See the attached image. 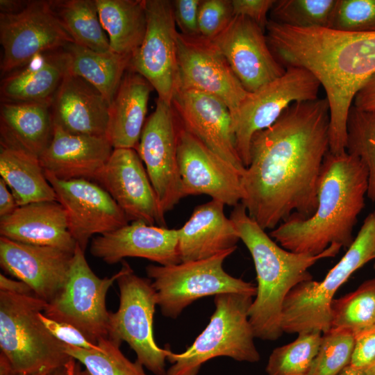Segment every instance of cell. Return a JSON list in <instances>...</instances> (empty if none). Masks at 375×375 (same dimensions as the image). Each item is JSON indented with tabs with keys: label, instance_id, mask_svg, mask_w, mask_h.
<instances>
[{
	"label": "cell",
	"instance_id": "obj_21",
	"mask_svg": "<svg viewBox=\"0 0 375 375\" xmlns=\"http://www.w3.org/2000/svg\"><path fill=\"white\" fill-rule=\"evenodd\" d=\"M90 252L112 265L128 257L142 258L160 265L180 263L178 231L133 221L92 239Z\"/></svg>",
	"mask_w": 375,
	"mask_h": 375
},
{
	"label": "cell",
	"instance_id": "obj_30",
	"mask_svg": "<svg viewBox=\"0 0 375 375\" xmlns=\"http://www.w3.org/2000/svg\"><path fill=\"white\" fill-rule=\"evenodd\" d=\"M0 175L18 206L57 201L40 158L24 151L1 146Z\"/></svg>",
	"mask_w": 375,
	"mask_h": 375
},
{
	"label": "cell",
	"instance_id": "obj_14",
	"mask_svg": "<svg viewBox=\"0 0 375 375\" xmlns=\"http://www.w3.org/2000/svg\"><path fill=\"white\" fill-rule=\"evenodd\" d=\"M177 61V90H193L215 96L226 104L231 117L235 115L248 92L212 40L178 31Z\"/></svg>",
	"mask_w": 375,
	"mask_h": 375
},
{
	"label": "cell",
	"instance_id": "obj_8",
	"mask_svg": "<svg viewBox=\"0 0 375 375\" xmlns=\"http://www.w3.org/2000/svg\"><path fill=\"white\" fill-rule=\"evenodd\" d=\"M121 269L116 281L119 303L116 312H110L108 338L120 345L126 342L144 367L155 375H165L169 349L160 348L153 336L157 302L151 280L134 274L124 260Z\"/></svg>",
	"mask_w": 375,
	"mask_h": 375
},
{
	"label": "cell",
	"instance_id": "obj_15",
	"mask_svg": "<svg viewBox=\"0 0 375 375\" xmlns=\"http://www.w3.org/2000/svg\"><path fill=\"white\" fill-rule=\"evenodd\" d=\"M57 201L66 210L69 231L85 251L89 240L128 224L124 212L108 192L88 179L60 180L46 173Z\"/></svg>",
	"mask_w": 375,
	"mask_h": 375
},
{
	"label": "cell",
	"instance_id": "obj_40",
	"mask_svg": "<svg viewBox=\"0 0 375 375\" xmlns=\"http://www.w3.org/2000/svg\"><path fill=\"white\" fill-rule=\"evenodd\" d=\"M233 17L231 0H201L198 11L199 35L213 40L226 28Z\"/></svg>",
	"mask_w": 375,
	"mask_h": 375
},
{
	"label": "cell",
	"instance_id": "obj_45",
	"mask_svg": "<svg viewBox=\"0 0 375 375\" xmlns=\"http://www.w3.org/2000/svg\"><path fill=\"white\" fill-rule=\"evenodd\" d=\"M353 106L363 110H375V73L359 89Z\"/></svg>",
	"mask_w": 375,
	"mask_h": 375
},
{
	"label": "cell",
	"instance_id": "obj_12",
	"mask_svg": "<svg viewBox=\"0 0 375 375\" xmlns=\"http://www.w3.org/2000/svg\"><path fill=\"white\" fill-rule=\"evenodd\" d=\"M180 128L181 122L172 104L158 98L135 149L165 213L183 198L178 162Z\"/></svg>",
	"mask_w": 375,
	"mask_h": 375
},
{
	"label": "cell",
	"instance_id": "obj_22",
	"mask_svg": "<svg viewBox=\"0 0 375 375\" xmlns=\"http://www.w3.org/2000/svg\"><path fill=\"white\" fill-rule=\"evenodd\" d=\"M53 125L51 141L40 157L45 172L60 180L94 181L114 149L107 136L73 134Z\"/></svg>",
	"mask_w": 375,
	"mask_h": 375
},
{
	"label": "cell",
	"instance_id": "obj_1",
	"mask_svg": "<svg viewBox=\"0 0 375 375\" xmlns=\"http://www.w3.org/2000/svg\"><path fill=\"white\" fill-rule=\"evenodd\" d=\"M329 126L328 101L318 98L292 103L253 135L241 203L264 230L274 229L292 215L306 219L315 213Z\"/></svg>",
	"mask_w": 375,
	"mask_h": 375
},
{
	"label": "cell",
	"instance_id": "obj_52",
	"mask_svg": "<svg viewBox=\"0 0 375 375\" xmlns=\"http://www.w3.org/2000/svg\"><path fill=\"white\" fill-rule=\"evenodd\" d=\"M0 375H22L10 372L6 367L0 365Z\"/></svg>",
	"mask_w": 375,
	"mask_h": 375
},
{
	"label": "cell",
	"instance_id": "obj_32",
	"mask_svg": "<svg viewBox=\"0 0 375 375\" xmlns=\"http://www.w3.org/2000/svg\"><path fill=\"white\" fill-rule=\"evenodd\" d=\"M51 8L74 42L98 52L110 51L96 0H51Z\"/></svg>",
	"mask_w": 375,
	"mask_h": 375
},
{
	"label": "cell",
	"instance_id": "obj_4",
	"mask_svg": "<svg viewBox=\"0 0 375 375\" xmlns=\"http://www.w3.org/2000/svg\"><path fill=\"white\" fill-rule=\"evenodd\" d=\"M47 303L0 291V365L22 375H47L72 357L39 317Z\"/></svg>",
	"mask_w": 375,
	"mask_h": 375
},
{
	"label": "cell",
	"instance_id": "obj_24",
	"mask_svg": "<svg viewBox=\"0 0 375 375\" xmlns=\"http://www.w3.org/2000/svg\"><path fill=\"white\" fill-rule=\"evenodd\" d=\"M0 235L22 243L51 247L74 253L76 242L69 229L66 210L58 201L18 206L0 218Z\"/></svg>",
	"mask_w": 375,
	"mask_h": 375
},
{
	"label": "cell",
	"instance_id": "obj_43",
	"mask_svg": "<svg viewBox=\"0 0 375 375\" xmlns=\"http://www.w3.org/2000/svg\"><path fill=\"white\" fill-rule=\"evenodd\" d=\"M275 0H231L233 15L244 16L256 24L265 32L269 22V13Z\"/></svg>",
	"mask_w": 375,
	"mask_h": 375
},
{
	"label": "cell",
	"instance_id": "obj_19",
	"mask_svg": "<svg viewBox=\"0 0 375 375\" xmlns=\"http://www.w3.org/2000/svg\"><path fill=\"white\" fill-rule=\"evenodd\" d=\"M172 106L186 131L243 174L246 167L237 151L231 114L223 101L193 90H177Z\"/></svg>",
	"mask_w": 375,
	"mask_h": 375
},
{
	"label": "cell",
	"instance_id": "obj_23",
	"mask_svg": "<svg viewBox=\"0 0 375 375\" xmlns=\"http://www.w3.org/2000/svg\"><path fill=\"white\" fill-rule=\"evenodd\" d=\"M110 103L83 78L69 72L51 104L53 124L73 134L106 136Z\"/></svg>",
	"mask_w": 375,
	"mask_h": 375
},
{
	"label": "cell",
	"instance_id": "obj_13",
	"mask_svg": "<svg viewBox=\"0 0 375 375\" xmlns=\"http://www.w3.org/2000/svg\"><path fill=\"white\" fill-rule=\"evenodd\" d=\"M147 31L128 69L151 85L158 98L172 104L177 90V36L172 1L145 0Z\"/></svg>",
	"mask_w": 375,
	"mask_h": 375
},
{
	"label": "cell",
	"instance_id": "obj_47",
	"mask_svg": "<svg viewBox=\"0 0 375 375\" xmlns=\"http://www.w3.org/2000/svg\"><path fill=\"white\" fill-rule=\"evenodd\" d=\"M0 291L19 294H35L31 287L26 283L11 279L2 274H0Z\"/></svg>",
	"mask_w": 375,
	"mask_h": 375
},
{
	"label": "cell",
	"instance_id": "obj_11",
	"mask_svg": "<svg viewBox=\"0 0 375 375\" xmlns=\"http://www.w3.org/2000/svg\"><path fill=\"white\" fill-rule=\"evenodd\" d=\"M74 42L50 1H29L21 10L0 13L1 74L26 66L34 58Z\"/></svg>",
	"mask_w": 375,
	"mask_h": 375
},
{
	"label": "cell",
	"instance_id": "obj_3",
	"mask_svg": "<svg viewBox=\"0 0 375 375\" xmlns=\"http://www.w3.org/2000/svg\"><path fill=\"white\" fill-rule=\"evenodd\" d=\"M229 218L249 250L256 272L257 292L249 310L254 335L276 340L283 333L281 314L288 293L299 283L312 280L308 269L319 260L335 256L342 247L332 244L315 256L285 249L249 216L242 203L234 206Z\"/></svg>",
	"mask_w": 375,
	"mask_h": 375
},
{
	"label": "cell",
	"instance_id": "obj_9",
	"mask_svg": "<svg viewBox=\"0 0 375 375\" xmlns=\"http://www.w3.org/2000/svg\"><path fill=\"white\" fill-rule=\"evenodd\" d=\"M283 75L248 92L232 117L238 153L245 167L251 161L253 135L268 128L292 103L318 99L319 81L307 69L287 67Z\"/></svg>",
	"mask_w": 375,
	"mask_h": 375
},
{
	"label": "cell",
	"instance_id": "obj_28",
	"mask_svg": "<svg viewBox=\"0 0 375 375\" xmlns=\"http://www.w3.org/2000/svg\"><path fill=\"white\" fill-rule=\"evenodd\" d=\"M152 89L140 74L128 69L124 74L109 108L106 136L114 149H136Z\"/></svg>",
	"mask_w": 375,
	"mask_h": 375
},
{
	"label": "cell",
	"instance_id": "obj_50",
	"mask_svg": "<svg viewBox=\"0 0 375 375\" xmlns=\"http://www.w3.org/2000/svg\"><path fill=\"white\" fill-rule=\"evenodd\" d=\"M338 375H367V374L364 368L357 367L351 365H349Z\"/></svg>",
	"mask_w": 375,
	"mask_h": 375
},
{
	"label": "cell",
	"instance_id": "obj_18",
	"mask_svg": "<svg viewBox=\"0 0 375 375\" xmlns=\"http://www.w3.org/2000/svg\"><path fill=\"white\" fill-rule=\"evenodd\" d=\"M212 41L248 92H255L286 71L272 53L265 31L246 17L234 16Z\"/></svg>",
	"mask_w": 375,
	"mask_h": 375
},
{
	"label": "cell",
	"instance_id": "obj_17",
	"mask_svg": "<svg viewBox=\"0 0 375 375\" xmlns=\"http://www.w3.org/2000/svg\"><path fill=\"white\" fill-rule=\"evenodd\" d=\"M178 162L183 198L206 194L230 206L241 203L244 197L242 174L209 149L181 124Z\"/></svg>",
	"mask_w": 375,
	"mask_h": 375
},
{
	"label": "cell",
	"instance_id": "obj_7",
	"mask_svg": "<svg viewBox=\"0 0 375 375\" xmlns=\"http://www.w3.org/2000/svg\"><path fill=\"white\" fill-rule=\"evenodd\" d=\"M236 249L199 260L147 266L146 273L151 280L162 315L176 319L185 308L204 297L222 293L255 297L256 285L235 278L224 269V260Z\"/></svg>",
	"mask_w": 375,
	"mask_h": 375
},
{
	"label": "cell",
	"instance_id": "obj_5",
	"mask_svg": "<svg viewBox=\"0 0 375 375\" xmlns=\"http://www.w3.org/2000/svg\"><path fill=\"white\" fill-rule=\"evenodd\" d=\"M253 297L238 293L215 296V311L210 322L183 352L168 350L172 363L165 375H197L206 362L217 357L257 362L260 359L256 338L249 320Z\"/></svg>",
	"mask_w": 375,
	"mask_h": 375
},
{
	"label": "cell",
	"instance_id": "obj_38",
	"mask_svg": "<svg viewBox=\"0 0 375 375\" xmlns=\"http://www.w3.org/2000/svg\"><path fill=\"white\" fill-rule=\"evenodd\" d=\"M355 335L344 330L330 329L322 334L320 347L307 375H338L350 365Z\"/></svg>",
	"mask_w": 375,
	"mask_h": 375
},
{
	"label": "cell",
	"instance_id": "obj_51",
	"mask_svg": "<svg viewBox=\"0 0 375 375\" xmlns=\"http://www.w3.org/2000/svg\"><path fill=\"white\" fill-rule=\"evenodd\" d=\"M364 369L367 375H375V360Z\"/></svg>",
	"mask_w": 375,
	"mask_h": 375
},
{
	"label": "cell",
	"instance_id": "obj_35",
	"mask_svg": "<svg viewBox=\"0 0 375 375\" xmlns=\"http://www.w3.org/2000/svg\"><path fill=\"white\" fill-rule=\"evenodd\" d=\"M368 172L367 197L375 201V110H360L351 106L347 119V147Z\"/></svg>",
	"mask_w": 375,
	"mask_h": 375
},
{
	"label": "cell",
	"instance_id": "obj_48",
	"mask_svg": "<svg viewBox=\"0 0 375 375\" xmlns=\"http://www.w3.org/2000/svg\"><path fill=\"white\" fill-rule=\"evenodd\" d=\"M81 363L72 358L62 366L53 370L47 375H81Z\"/></svg>",
	"mask_w": 375,
	"mask_h": 375
},
{
	"label": "cell",
	"instance_id": "obj_34",
	"mask_svg": "<svg viewBox=\"0 0 375 375\" xmlns=\"http://www.w3.org/2000/svg\"><path fill=\"white\" fill-rule=\"evenodd\" d=\"M99 350H88L65 344L66 353L85 366L91 375H147L144 366L132 362L120 349V344L108 338L99 340Z\"/></svg>",
	"mask_w": 375,
	"mask_h": 375
},
{
	"label": "cell",
	"instance_id": "obj_42",
	"mask_svg": "<svg viewBox=\"0 0 375 375\" xmlns=\"http://www.w3.org/2000/svg\"><path fill=\"white\" fill-rule=\"evenodd\" d=\"M200 1H172L175 23L181 34L188 36L200 35L198 27V11Z\"/></svg>",
	"mask_w": 375,
	"mask_h": 375
},
{
	"label": "cell",
	"instance_id": "obj_39",
	"mask_svg": "<svg viewBox=\"0 0 375 375\" xmlns=\"http://www.w3.org/2000/svg\"><path fill=\"white\" fill-rule=\"evenodd\" d=\"M328 28L350 33L375 32V0H337Z\"/></svg>",
	"mask_w": 375,
	"mask_h": 375
},
{
	"label": "cell",
	"instance_id": "obj_54",
	"mask_svg": "<svg viewBox=\"0 0 375 375\" xmlns=\"http://www.w3.org/2000/svg\"><path fill=\"white\" fill-rule=\"evenodd\" d=\"M374 269H375V262H374Z\"/></svg>",
	"mask_w": 375,
	"mask_h": 375
},
{
	"label": "cell",
	"instance_id": "obj_44",
	"mask_svg": "<svg viewBox=\"0 0 375 375\" xmlns=\"http://www.w3.org/2000/svg\"><path fill=\"white\" fill-rule=\"evenodd\" d=\"M375 360V324L355 335L350 365L364 368Z\"/></svg>",
	"mask_w": 375,
	"mask_h": 375
},
{
	"label": "cell",
	"instance_id": "obj_31",
	"mask_svg": "<svg viewBox=\"0 0 375 375\" xmlns=\"http://www.w3.org/2000/svg\"><path fill=\"white\" fill-rule=\"evenodd\" d=\"M64 49L67 57L68 72L92 84L110 105L128 68L131 56L112 51L98 52L75 42L69 43Z\"/></svg>",
	"mask_w": 375,
	"mask_h": 375
},
{
	"label": "cell",
	"instance_id": "obj_25",
	"mask_svg": "<svg viewBox=\"0 0 375 375\" xmlns=\"http://www.w3.org/2000/svg\"><path fill=\"white\" fill-rule=\"evenodd\" d=\"M224 206L214 199L199 205L177 229L181 262L202 260L237 248L240 235L232 220L226 217Z\"/></svg>",
	"mask_w": 375,
	"mask_h": 375
},
{
	"label": "cell",
	"instance_id": "obj_6",
	"mask_svg": "<svg viewBox=\"0 0 375 375\" xmlns=\"http://www.w3.org/2000/svg\"><path fill=\"white\" fill-rule=\"evenodd\" d=\"M372 260H375V210L366 217L345 254L323 280L303 281L288 293L282 308L283 332L328 331L335 292L356 270Z\"/></svg>",
	"mask_w": 375,
	"mask_h": 375
},
{
	"label": "cell",
	"instance_id": "obj_36",
	"mask_svg": "<svg viewBox=\"0 0 375 375\" xmlns=\"http://www.w3.org/2000/svg\"><path fill=\"white\" fill-rule=\"evenodd\" d=\"M322 333L306 332L287 344L275 348L266 365L267 375H307L319 351Z\"/></svg>",
	"mask_w": 375,
	"mask_h": 375
},
{
	"label": "cell",
	"instance_id": "obj_16",
	"mask_svg": "<svg viewBox=\"0 0 375 375\" xmlns=\"http://www.w3.org/2000/svg\"><path fill=\"white\" fill-rule=\"evenodd\" d=\"M94 181L108 192L128 221L167 227L165 213L135 149H114Z\"/></svg>",
	"mask_w": 375,
	"mask_h": 375
},
{
	"label": "cell",
	"instance_id": "obj_20",
	"mask_svg": "<svg viewBox=\"0 0 375 375\" xmlns=\"http://www.w3.org/2000/svg\"><path fill=\"white\" fill-rule=\"evenodd\" d=\"M73 254L62 249L19 242L0 237V265L8 274L28 285L50 302L65 286Z\"/></svg>",
	"mask_w": 375,
	"mask_h": 375
},
{
	"label": "cell",
	"instance_id": "obj_26",
	"mask_svg": "<svg viewBox=\"0 0 375 375\" xmlns=\"http://www.w3.org/2000/svg\"><path fill=\"white\" fill-rule=\"evenodd\" d=\"M67 72L64 47L36 56L31 65L3 76L1 101L51 104Z\"/></svg>",
	"mask_w": 375,
	"mask_h": 375
},
{
	"label": "cell",
	"instance_id": "obj_10",
	"mask_svg": "<svg viewBox=\"0 0 375 375\" xmlns=\"http://www.w3.org/2000/svg\"><path fill=\"white\" fill-rule=\"evenodd\" d=\"M99 278L90 268L85 251L76 244L67 281L59 293L47 303L43 313L58 322L73 325L92 342L108 338L110 311L106 297L122 274Z\"/></svg>",
	"mask_w": 375,
	"mask_h": 375
},
{
	"label": "cell",
	"instance_id": "obj_49",
	"mask_svg": "<svg viewBox=\"0 0 375 375\" xmlns=\"http://www.w3.org/2000/svg\"><path fill=\"white\" fill-rule=\"evenodd\" d=\"M29 1L0 0V13H14L22 10Z\"/></svg>",
	"mask_w": 375,
	"mask_h": 375
},
{
	"label": "cell",
	"instance_id": "obj_27",
	"mask_svg": "<svg viewBox=\"0 0 375 375\" xmlns=\"http://www.w3.org/2000/svg\"><path fill=\"white\" fill-rule=\"evenodd\" d=\"M53 126L51 104L1 101V146L40 158L51 141Z\"/></svg>",
	"mask_w": 375,
	"mask_h": 375
},
{
	"label": "cell",
	"instance_id": "obj_37",
	"mask_svg": "<svg viewBox=\"0 0 375 375\" xmlns=\"http://www.w3.org/2000/svg\"><path fill=\"white\" fill-rule=\"evenodd\" d=\"M337 0H275L270 20L297 28H329Z\"/></svg>",
	"mask_w": 375,
	"mask_h": 375
},
{
	"label": "cell",
	"instance_id": "obj_29",
	"mask_svg": "<svg viewBox=\"0 0 375 375\" xmlns=\"http://www.w3.org/2000/svg\"><path fill=\"white\" fill-rule=\"evenodd\" d=\"M96 3L110 51L132 57L146 34L145 0H96Z\"/></svg>",
	"mask_w": 375,
	"mask_h": 375
},
{
	"label": "cell",
	"instance_id": "obj_33",
	"mask_svg": "<svg viewBox=\"0 0 375 375\" xmlns=\"http://www.w3.org/2000/svg\"><path fill=\"white\" fill-rule=\"evenodd\" d=\"M331 328L354 335L375 324V278L331 303Z\"/></svg>",
	"mask_w": 375,
	"mask_h": 375
},
{
	"label": "cell",
	"instance_id": "obj_46",
	"mask_svg": "<svg viewBox=\"0 0 375 375\" xmlns=\"http://www.w3.org/2000/svg\"><path fill=\"white\" fill-rule=\"evenodd\" d=\"M18 207L5 181L0 178V218L11 215Z\"/></svg>",
	"mask_w": 375,
	"mask_h": 375
},
{
	"label": "cell",
	"instance_id": "obj_41",
	"mask_svg": "<svg viewBox=\"0 0 375 375\" xmlns=\"http://www.w3.org/2000/svg\"><path fill=\"white\" fill-rule=\"evenodd\" d=\"M38 315L49 332L63 344L88 350L100 349L97 343L92 342L83 332L73 325L52 319L42 312H39Z\"/></svg>",
	"mask_w": 375,
	"mask_h": 375
},
{
	"label": "cell",
	"instance_id": "obj_2",
	"mask_svg": "<svg viewBox=\"0 0 375 375\" xmlns=\"http://www.w3.org/2000/svg\"><path fill=\"white\" fill-rule=\"evenodd\" d=\"M367 189L368 172L357 157L328 151L319 175L315 213L306 219L292 215L269 235L298 253L318 255L332 244L347 249L354 240L353 229Z\"/></svg>",
	"mask_w": 375,
	"mask_h": 375
},
{
	"label": "cell",
	"instance_id": "obj_53",
	"mask_svg": "<svg viewBox=\"0 0 375 375\" xmlns=\"http://www.w3.org/2000/svg\"><path fill=\"white\" fill-rule=\"evenodd\" d=\"M81 375H91L86 369L82 370Z\"/></svg>",
	"mask_w": 375,
	"mask_h": 375
}]
</instances>
